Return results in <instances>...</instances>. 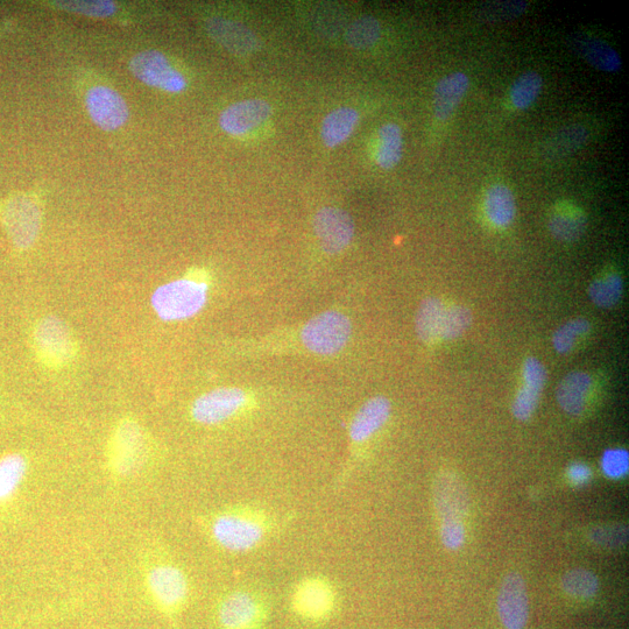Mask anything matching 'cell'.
<instances>
[{"label": "cell", "mask_w": 629, "mask_h": 629, "mask_svg": "<svg viewBox=\"0 0 629 629\" xmlns=\"http://www.w3.org/2000/svg\"><path fill=\"white\" fill-rule=\"evenodd\" d=\"M352 335L350 318L338 310H328L310 318L298 328L277 332L245 343L242 353L271 355L281 352H302L318 357H332L343 351Z\"/></svg>", "instance_id": "6da1fadb"}, {"label": "cell", "mask_w": 629, "mask_h": 629, "mask_svg": "<svg viewBox=\"0 0 629 629\" xmlns=\"http://www.w3.org/2000/svg\"><path fill=\"white\" fill-rule=\"evenodd\" d=\"M270 520L264 513L253 508H236L218 514L212 520V539L232 553H246L256 549L270 532Z\"/></svg>", "instance_id": "7a4b0ae2"}, {"label": "cell", "mask_w": 629, "mask_h": 629, "mask_svg": "<svg viewBox=\"0 0 629 629\" xmlns=\"http://www.w3.org/2000/svg\"><path fill=\"white\" fill-rule=\"evenodd\" d=\"M208 294L206 280L186 277L160 286L152 295V307L162 321H185L201 312Z\"/></svg>", "instance_id": "3957f363"}, {"label": "cell", "mask_w": 629, "mask_h": 629, "mask_svg": "<svg viewBox=\"0 0 629 629\" xmlns=\"http://www.w3.org/2000/svg\"><path fill=\"white\" fill-rule=\"evenodd\" d=\"M254 405L250 392L240 387H221L194 401L192 418L203 426H216L249 412Z\"/></svg>", "instance_id": "277c9868"}, {"label": "cell", "mask_w": 629, "mask_h": 629, "mask_svg": "<svg viewBox=\"0 0 629 629\" xmlns=\"http://www.w3.org/2000/svg\"><path fill=\"white\" fill-rule=\"evenodd\" d=\"M147 442L143 429L137 422L125 420L119 423L112 436L109 449V464L120 477H129L144 465Z\"/></svg>", "instance_id": "5b68a950"}, {"label": "cell", "mask_w": 629, "mask_h": 629, "mask_svg": "<svg viewBox=\"0 0 629 629\" xmlns=\"http://www.w3.org/2000/svg\"><path fill=\"white\" fill-rule=\"evenodd\" d=\"M131 73L147 87L180 94L187 89L186 77L176 70L165 54L146 51L134 55L130 61Z\"/></svg>", "instance_id": "8992f818"}, {"label": "cell", "mask_w": 629, "mask_h": 629, "mask_svg": "<svg viewBox=\"0 0 629 629\" xmlns=\"http://www.w3.org/2000/svg\"><path fill=\"white\" fill-rule=\"evenodd\" d=\"M34 345L45 363L61 366L74 357L75 343L67 324L58 317L42 318L34 330Z\"/></svg>", "instance_id": "52a82bcc"}, {"label": "cell", "mask_w": 629, "mask_h": 629, "mask_svg": "<svg viewBox=\"0 0 629 629\" xmlns=\"http://www.w3.org/2000/svg\"><path fill=\"white\" fill-rule=\"evenodd\" d=\"M147 588L154 602L166 612H175L186 603L189 584L185 572L173 564H158L148 571Z\"/></svg>", "instance_id": "ba28073f"}, {"label": "cell", "mask_w": 629, "mask_h": 629, "mask_svg": "<svg viewBox=\"0 0 629 629\" xmlns=\"http://www.w3.org/2000/svg\"><path fill=\"white\" fill-rule=\"evenodd\" d=\"M314 231L321 249L329 256H337L348 249L355 238V222L341 208L325 207L314 218Z\"/></svg>", "instance_id": "9c48e42d"}, {"label": "cell", "mask_w": 629, "mask_h": 629, "mask_svg": "<svg viewBox=\"0 0 629 629\" xmlns=\"http://www.w3.org/2000/svg\"><path fill=\"white\" fill-rule=\"evenodd\" d=\"M3 221L13 244L19 249H28L39 235L41 211L30 197H14L5 206Z\"/></svg>", "instance_id": "30bf717a"}, {"label": "cell", "mask_w": 629, "mask_h": 629, "mask_svg": "<svg viewBox=\"0 0 629 629\" xmlns=\"http://www.w3.org/2000/svg\"><path fill=\"white\" fill-rule=\"evenodd\" d=\"M292 604L300 617L320 621L335 609L336 592L334 586L323 577H308L296 586Z\"/></svg>", "instance_id": "8fae6325"}, {"label": "cell", "mask_w": 629, "mask_h": 629, "mask_svg": "<svg viewBox=\"0 0 629 629\" xmlns=\"http://www.w3.org/2000/svg\"><path fill=\"white\" fill-rule=\"evenodd\" d=\"M266 610L258 596L249 591H235L219 605L218 619L222 629H259Z\"/></svg>", "instance_id": "7c38bea8"}, {"label": "cell", "mask_w": 629, "mask_h": 629, "mask_svg": "<svg viewBox=\"0 0 629 629\" xmlns=\"http://www.w3.org/2000/svg\"><path fill=\"white\" fill-rule=\"evenodd\" d=\"M86 106L94 124L106 132L120 129L130 116L129 106L123 96L105 86L94 87L88 91Z\"/></svg>", "instance_id": "4fadbf2b"}, {"label": "cell", "mask_w": 629, "mask_h": 629, "mask_svg": "<svg viewBox=\"0 0 629 629\" xmlns=\"http://www.w3.org/2000/svg\"><path fill=\"white\" fill-rule=\"evenodd\" d=\"M498 613L506 629H524L529 618V599L524 577L508 574L498 595Z\"/></svg>", "instance_id": "5bb4252c"}, {"label": "cell", "mask_w": 629, "mask_h": 629, "mask_svg": "<svg viewBox=\"0 0 629 629\" xmlns=\"http://www.w3.org/2000/svg\"><path fill=\"white\" fill-rule=\"evenodd\" d=\"M272 116V106L264 100L233 103L219 116V126L232 137H242L257 130Z\"/></svg>", "instance_id": "9a60e30c"}, {"label": "cell", "mask_w": 629, "mask_h": 629, "mask_svg": "<svg viewBox=\"0 0 629 629\" xmlns=\"http://www.w3.org/2000/svg\"><path fill=\"white\" fill-rule=\"evenodd\" d=\"M392 414L390 399L378 395L360 407L353 416L349 427V438L353 448L371 441L386 426Z\"/></svg>", "instance_id": "2e32d148"}, {"label": "cell", "mask_w": 629, "mask_h": 629, "mask_svg": "<svg viewBox=\"0 0 629 629\" xmlns=\"http://www.w3.org/2000/svg\"><path fill=\"white\" fill-rule=\"evenodd\" d=\"M434 499L441 521H463L469 512V494L466 486L454 473H443L437 477Z\"/></svg>", "instance_id": "e0dca14e"}, {"label": "cell", "mask_w": 629, "mask_h": 629, "mask_svg": "<svg viewBox=\"0 0 629 629\" xmlns=\"http://www.w3.org/2000/svg\"><path fill=\"white\" fill-rule=\"evenodd\" d=\"M570 44L578 56L599 72L613 74L623 68L619 53L602 39L578 34L571 38Z\"/></svg>", "instance_id": "ac0fdd59"}, {"label": "cell", "mask_w": 629, "mask_h": 629, "mask_svg": "<svg viewBox=\"0 0 629 629\" xmlns=\"http://www.w3.org/2000/svg\"><path fill=\"white\" fill-rule=\"evenodd\" d=\"M470 88L469 76L463 72H454L442 77L436 83L433 95L435 117L447 122L461 105Z\"/></svg>", "instance_id": "d6986e66"}, {"label": "cell", "mask_w": 629, "mask_h": 629, "mask_svg": "<svg viewBox=\"0 0 629 629\" xmlns=\"http://www.w3.org/2000/svg\"><path fill=\"white\" fill-rule=\"evenodd\" d=\"M549 231L558 242H576L588 228V216L574 203L562 202L551 211Z\"/></svg>", "instance_id": "ffe728a7"}, {"label": "cell", "mask_w": 629, "mask_h": 629, "mask_svg": "<svg viewBox=\"0 0 629 629\" xmlns=\"http://www.w3.org/2000/svg\"><path fill=\"white\" fill-rule=\"evenodd\" d=\"M207 27L211 37L232 53L247 55L259 47L256 35L235 21L215 18L208 21Z\"/></svg>", "instance_id": "44dd1931"}, {"label": "cell", "mask_w": 629, "mask_h": 629, "mask_svg": "<svg viewBox=\"0 0 629 629\" xmlns=\"http://www.w3.org/2000/svg\"><path fill=\"white\" fill-rule=\"evenodd\" d=\"M593 379L589 373L572 371L563 378L557 387L556 398L563 411L571 416H579L585 411L586 402L592 390Z\"/></svg>", "instance_id": "7402d4cb"}, {"label": "cell", "mask_w": 629, "mask_h": 629, "mask_svg": "<svg viewBox=\"0 0 629 629\" xmlns=\"http://www.w3.org/2000/svg\"><path fill=\"white\" fill-rule=\"evenodd\" d=\"M484 209L487 221L494 228H508L514 223L518 210L513 190L503 183L492 185L486 190Z\"/></svg>", "instance_id": "603a6c76"}, {"label": "cell", "mask_w": 629, "mask_h": 629, "mask_svg": "<svg viewBox=\"0 0 629 629\" xmlns=\"http://www.w3.org/2000/svg\"><path fill=\"white\" fill-rule=\"evenodd\" d=\"M359 113L352 108H339L324 118L321 138L325 146L334 148L345 143L355 132Z\"/></svg>", "instance_id": "cb8c5ba5"}, {"label": "cell", "mask_w": 629, "mask_h": 629, "mask_svg": "<svg viewBox=\"0 0 629 629\" xmlns=\"http://www.w3.org/2000/svg\"><path fill=\"white\" fill-rule=\"evenodd\" d=\"M447 307L441 299L430 296L424 299L416 314L415 328L420 341L431 344L441 341L444 314Z\"/></svg>", "instance_id": "d4e9b609"}, {"label": "cell", "mask_w": 629, "mask_h": 629, "mask_svg": "<svg viewBox=\"0 0 629 629\" xmlns=\"http://www.w3.org/2000/svg\"><path fill=\"white\" fill-rule=\"evenodd\" d=\"M402 155H404V134L401 127L395 123L384 124L378 132L377 165L385 171H390L400 164Z\"/></svg>", "instance_id": "484cf974"}, {"label": "cell", "mask_w": 629, "mask_h": 629, "mask_svg": "<svg viewBox=\"0 0 629 629\" xmlns=\"http://www.w3.org/2000/svg\"><path fill=\"white\" fill-rule=\"evenodd\" d=\"M27 461L23 455L10 454L0 458V503L14 496L24 482Z\"/></svg>", "instance_id": "4316f807"}, {"label": "cell", "mask_w": 629, "mask_h": 629, "mask_svg": "<svg viewBox=\"0 0 629 629\" xmlns=\"http://www.w3.org/2000/svg\"><path fill=\"white\" fill-rule=\"evenodd\" d=\"M593 305L599 308L617 306L624 295V280L618 273H609L596 278L588 289Z\"/></svg>", "instance_id": "83f0119b"}, {"label": "cell", "mask_w": 629, "mask_h": 629, "mask_svg": "<svg viewBox=\"0 0 629 629\" xmlns=\"http://www.w3.org/2000/svg\"><path fill=\"white\" fill-rule=\"evenodd\" d=\"M543 90V77L529 70L514 81L510 90L511 103L515 109L525 111L535 104Z\"/></svg>", "instance_id": "f1b7e54d"}, {"label": "cell", "mask_w": 629, "mask_h": 629, "mask_svg": "<svg viewBox=\"0 0 629 629\" xmlns=\"http://www.w3.org/2000/svg\"><path fill=\"white\" fill-rule=\"evenodd\" d=\"M345 38L351 48L365 51L376 45L381 38L380 21L370 16L359 18L349 26Z\"/></svg>", "instance_id": "f546056e"}, {"label": "cell", "mask_w": 629, "mask_h": 629, "mask_svg": "<svg viewBox=\"0 0 629 629\" xmlns=\"http://www.w3.org/2000/svg\"><path fill=\"white\" fill-rule=\"evenodd\" d=\"M562 588L567 595L586 600L597 595L599 579L590 570L572 569L563 576Z\"/></svg>", "instance_id": "4dcf8cb0"}, {"label": "cell", "mask_w": 629, "mask_h": 629, "mask_svg": "<svg viewBox=\"0 0 629 629\" xmlns=\"http://www.w3.org/2000/svg\"><path fill=\"white\" fill-rule=\"evenodd\" d=\"M528 10V3L521 0L491 2L478 7L477 17L485 23H501L522 16Z\"/></svg>", "instance_id": "1f68e13d"}, {"label": "cell", "mask_w": 629, "mask_h": 629, "mask_svg": "<svg viewBox=\"0 0 629 629\" xmlns=\"http://www.w3.org/2000/svg\"><path fill=\"white\" fill-rule=\"evenodd\" d=\"M591 331V323L585 318H574L562 327L558 328L553 335V346L560 355H568L574 350L577 339L588 335Z\"/></svg>", "instance_id": "d6a6232c"}, {"label": "cell", "mask_w": 629, "mask_h": 629, "mask_svg": "<svg viewBox=\"0 0 629 629\" xmlns=\"http://www.w3.org/2000/svg\"><path fill=\"white\" fill-rule=\"evenodd\" d=\"M472 323V313L464 306L447 307L441 331V341H455L461 337Z\"/></svg>", "instance_id": "836d02e7"}, {"label": "cell", "mask_w": 629, "mask_h": 629, "mask_svg": "<svg viewBox=\"0 0 629 629\" xmlns=\"http://www.w3.org/2000/svg\"><path fill=\"white\" fill-rule=\"evenodd\" d=\"M52 4L63 11L93 18H108L117 11L116 4L108 2V0H89V2L88 0L86 2L84 0H80V2L62 0V2H53Z\"/></svg>", "instance_id": "e575fe53"}, {"label": "cell", "mask_w": 629, "mask_h": 629, "mask_svg": "<svg viewBox=\"0 0 629 629\" xmlns=\"http://www.w3.org/2000/svg\"><path fill=\"white\" fill-rule=\"evenodd\" d=\"M541 390L527 384H522L512 405L514 418L525 422L534 415L537 406L540 404Z\"/></svg>", "instance_id": "d590c367"}, {"label": "cell", "mask_w": 629, "mask_h": 629, "mask_svg": "<svg viewBox=\"0 0 629 629\" xmlns=\"http://www.w3.org/2000/svg\"><path fill=\"white\" fill-rule=\"evenodd\" d=\"M602 470L606 477L620 479L629 471V454L625 449H609L602 457Z\"/></svg>", "instance_id": "8d00e7d4"}, {"label": "cell", "mask_w": 629, "mask_h": 629, "mask_svg": "<svg viewBox=\"0 0 629 629\" xmlns=\"http://www.w3.org/2000/svg\"><path fill=\"white\" fill-rule=\"evenodd\" d=\"M590 539L597 546L604 548H619L625 546L628 540V530L624 526H602L592 529Z\"/></svg>", "instance_id": "74e56055"}, {"label": "cell", "mask_w": 629, "mask_h": 629, "mask_svg": "<svg viewBox=\"0 0 629 629\" xmlns=\"http://www.w3.org/2000/svg\"><path fill=\"white\" fill-rule=\"evenodd\" d=\"M440 536L443 546L449 550H458L464 546L466 530L464 521H441Z\"/></svg>", "instance_id": "f35d334b"}, {"label": "cell", "mask_w": 629, "mask_h": 629, "mask_svg": "<svg viewBox=\"0 0 629 629\" xmlns=\"http://www.w3.org/2000/svg\"><path fill=\"white\" fill-rule=\"evenodd\" d=\"M522 380H524V384L543 391L547 381V370L541 360L535 357H529L525 360L524 366H522Z\"/></svg>", "instance_id": "ab89813d"}, {"label": "cell", "mask_w": 629, "mask_h": 629, "mask_svg": "<svg viewBox=\"0 0 629 629\" xmlns=\"http://www.w3.org/2000/svg\"><path fill=\"white\" fill-rule=\"evenodd\" d=\"M568 477L571 483L576 485H585L590 482L592 472L588 465L583 463H574L569 466Z\"/></svg>", "instance_id": "60d3db41"}]
</instances>
